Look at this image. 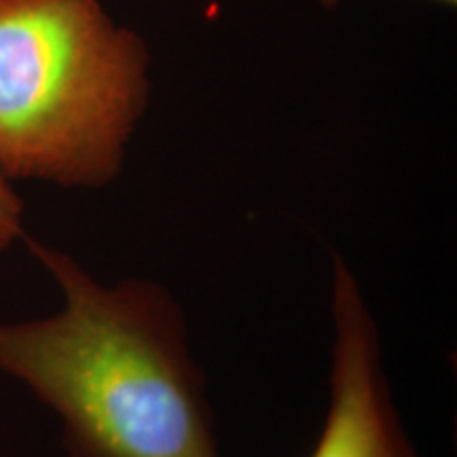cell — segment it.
<instances>
[{
  "label": "cell",
  "instance_id": "cell-4",
  "mask_svg": "<svg viewBox=\"0 0 457 457\" xmlns=\"http://www.w3.org/2000/svg\"><path fill=\"white\" fill-rule=\"evenodd\" d=\"M24 202L17 195L11 180L0 174V253L15 242H24Z\"/></svg>",
  "mask_w": 457,
  "mask_h": 457
},
{
  "label": "cell",
  "instance_id": "cell-1",
  "mask_svg": "<svg viewBox=\"0 0 457 457\" xmlns=\"http://www.w3.org/2000/svg\"><path fill=\"white\" fill-rule=\"evenodd\" d=\"M24 242L62 310L0 322V373L54 411L68 457H220L179 299L148 278L104 284L64 250Z\"/></svg>",
  "mask_w": 457,
  "mask_h": 457
},
{
  "label": "cell",
  "instance_id": "cell-3",
  "mask_svg": "<svg viewBox=\"0 0 457 457\" xmlns=\"http://www.w3.org/2000/svg\"><path fill=\"white\" fill-rule=\"evenodd\" d=\"M328 409L310 457H420L392 400L381 337L356 273L333 254Z\"/></svg>",
  "mask_w": 457,
  "mask_h": 457
},
{
  "label": "cell",
  "instance_id": "cell-2",
  "mask_svg": "<svg viewBox=\"0 0 457 457\" xmlns=\"http://www.w3.org/2000/svg\"><path fill=\"white\" fill-rule=\"evenodd\" d=\"M151 94L148 51L100 0H0V174L104 188Z\"/></svg>",
  "mask_w": 457,
  "mask_h": 457
},
{
  "label": "cell",
  "instance_id": "cell-5",
  "mask_svg": "<svg viewBox=\"0 0 457 457\" xmlns=\"http://www.w3.org/2000/svg\"><path fill=\"white\" fill-rule=\"evenodd\" d=\"M318 3H322V4H327V7H335L337 3H341V0H318ZM441 3H447V4H455L457 0H441Z\"/></svg>",
  "mask_w": 457,
  "mask_h": 457
}]
</instances>
